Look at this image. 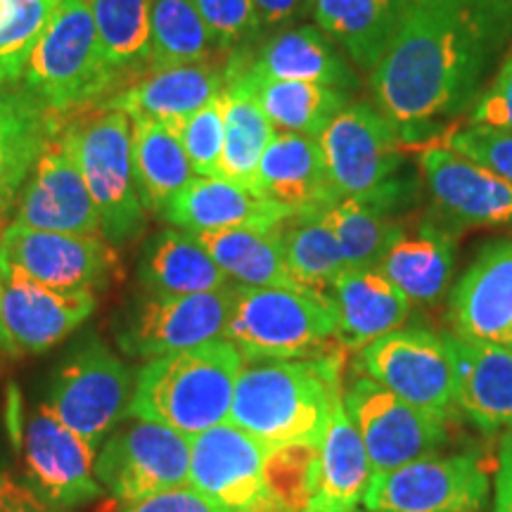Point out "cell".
<instances>
[{"mask_svg":"<svg viewBox=\"0 0 512 512\" xmlns=\"http://www.w3.org/2000/svg\"><path fill=\"white\" fill-rule=\"evenodd\" d=\"M512 46V0H408L370 69L375 107L403 143L434 140L472 110Z\"/></svg>","mask_w":512,"mask_h":512,"instance_id":"obj_1","label":"cell"},{"mask_svg":"<svg viewBox=\"0 0 512 512\" xmlns=\"http://www.w3.org/2000/svg\"><path fill=\"white\" fill-rule=\"evenodd\" d=\"M342 342L313 358H249L235 382L228 422L268 451L290 444L320 446L342 399Z\"/></svg>","mask_w":512,"mask_h":512,"instance_id":"obj_2","label":"cell"},{"mask_svg":"<svg viewBox=\"0 0 512 512\" xmlns=\"http://www.w3.org/2000/svg\"><path fill=\"white\" fill-rule=\"evenodd\" d=\"M245 356L226 337L152 358L138 370L131 415L192 439L228 422Z\"/></svg>","mask_w":512,"mask_h":512,"instance_id":"obj_3","label":"cell"},{"mask_svg":"<svg viewBox=\"0 0 512 512\" xmlns=\"http://www.w3.org/2000/svg\"><path fill=\"white\" fill-rule=\"evenodd\" d=\"M325 169L339 200H361L399 214L415 197L392 121L373 102H351L320 133Z\"/></svg>","mask_w":512,"mask_h":512,"instance_id":"obj_4","label":"cell"},{"mask_svg":"<svg viewBox=\"0 0 512 512\" xmlns=\"http://www.w3.org/2000/svg\"><path fill=\"white\" fill-rule=\"evenodd\" d=\"M19 86L53 114L107 100L119 79L105 57L88 0H62L31 50Z\"/></svg>","mask_w":512,"mask_h":512,"instance_id":"obj_5","label":"cell"},{"mask_svg":"<svg viewBox=\"0 0 512 512\" xmlns=\"http://www.w3.org/2000/svg\"><path fill=\"white\" fill-rule=\"evenodd\" d=\"M330 294L235 285L226 339L249 358H313L337 342Z\"/></svg>","mask_w":512,"mask_h":512,"instance_id":"obj_6","label":"cell"},{"mask_svg":"<svg viewBox=\"0 0 512 512\" xmlns=\"http://www.w3.org/2000/svg\"><path fill=\"white\" fill-rule=\"evenodd\" d=\"M83 181L112 247H124L143 233L147 209L140 200L133 169V119L100 107L98 114L64 124Z\"/></svg>","mask_w":512,"mask_h":512,"instance_id":"obj_7","label":"cell"},{"mask_svg":"<svg viewBox=\"0 0 512 512\" xmlns=\"http://www.w3.org/2000/svg\"><path fill=\"white\" fill-rule=\"evenodd\" d=\"M138 373L98 337H86L55 370L43 406L98 448L131 418Z\"/></svg>","mask_w":512,"mask_h":512,"instance_id":"obj_8","label":"cell"},{"mask_svg":"<svg viewBox=\"0 0 512 512\" xmlns=\"http://www.w3.org/2000/svg\"><path fill=\"white\" fill-rule=\"evenodd\" d=\"M95 479L119 503H136L190 482V439L133 415L102 441Z\"/></svg>","mask_w":512,"mask_h":512,"instance_id":"obj_9","label":"cell"},{"mask_svg":"<svg viewBox=\"0 0 512 512\" xmlns=\"http://www.w3.org/2000/svg\"><path fill=\"white\" fill-rule=\"evenodd\" d=\"M235 304V285L200 294L145 292L126 313L119 347L140 361H152L226 337Z\"/></svg>","mask_w":512,"mask_h":512,"instance_id":"obj_10","label":"cell"},{"mask_svg":"<svg viewBox=\"0 0 512 512\" xmlns=\"http://www.w3.org/2000/svg\"><path fill=\"white\" fill-rule=\"evenodd\" d=\"M117 247L102 235L50 233L12 223L0 238V271L24 275L53 290H107L119 273Z\"/></svg>","mask_w":512,"mask_h":512,"instance_id":"obj_11","label":"cell"},{"mask_svg":"<svg viewBox=\"0 0 512 512\" xmlns=\"http://www.w3.org/2000/svg\"><path fill=\"white\" fill-rule=\"evenodd\" d=\"M342 401L366 446L373 477L434 456L448 441L446 418L420 411L368 375L354 377Z\"/></svg>","mask_w":512,"mask_h":512,"instance_id":"obj_12","label":"cell"},{"mask_svg":"<svg viewBox=\"0 0 512 512\" xmlns=\"http://www.w3.org/2000/svg\"><path fill=\"white\" fill-rule=\"evenodd\" d=\"M361 361L368 377L420 411L446 418L456 403V370L444 335L399 328L368 344Z\"/></svg>","mask_w":512,"mask_h":512,"instance_id":"obj_13","label":"cell"},{"mask_svg":"<svg viewBox=\"0 0 512 512\" xmlns=\"http://www.w3.org/2000/svg\"><path fill=\"white\" fill-rule=\"evenodd\" d=\"M489 475L475 456H425L373 477L363 496L373 512H482Z\"/></svg>","mask_w":512,"mask_h":512,"instance_id":"obj_14","label":"cell"},{"mask_svg":"<svg viewBox=\"0 0 512 512\" xmlns=\"http://www.w3.org/2000/svg\"><path fill=\"white\" fill-rule=\"evenodd\" d=\"M268 448L230 422L190 439V486L223 512H285L264 477Z\"/></svg>","mask_w":512,"mask_h":512,"instance_id":"obj_15","label":"cell"},{"mask_svg":"<svg viewBox=\"0 0 512 512\" xmlns=\"http://www.w3.org/2000/svg\"><path fill=\"white\" fill-rule=\"evenodd\" d=\"M15 204L17 226L50 233L102 235L98 209L83 181L64 124L50 133Z\"/></svg>","mask_w":512,"mask_h":512,"instance_id":"obj_16","label":"cell"},{"mask_svg":"<svg viewBox=\"0 0 512 512\" xmlns=\"http://www.w3.org/2000/svg\"><path fill=\"white\" fill-rule=\"evenodd\" d=\"M98 304L93 292L53 290L24 275L3 271L0 287V349L31 356L53 349L79 330Z\"/></svg>","mask_w":512,"mask_h":512,"instance_id":"obj_17","label":"cell"},{"mask_svg":"<svg viewBox=\"0 0 512 512\" xmlns=\"http://www.w3.org/2000/svg\"><path fill=\"white\" fill-rule=\"evenodd\" d=\"M22 453L29 486L57 508H79L102 494L95 479V446L62 425L43 403L24 422Z\"/></svg>","mask_w":512,"mask_h":512,"instance_id":"obj_18","label":"cell"},{"mask_svg":"<svg viewBox=\"0 0 512 512\" xmlns=\"http://www.w3.org/2000/svg\"><path fill=\"white\" fill-rule=\"evenodd\" d=\"M434 200V214L453 230L512 226V185L489 169L446 150L430 147L420 159Z\"/></svg>","mask_w":512,"mask_h":512,"instance_id":"obj_19","label":"cell"},{"mask_svg":"<svg viewBox=\"0 0 512 512\" xmlns=\"http://www.w3.org/2000/svg\"><path fill=\"white\" fill-rule=\"evenodd\" d=\"M448 316L458 337L508 347L512 339V240H496L479 249L453 287Z\"/></svg>","mask_w":512,"mask_h":512,"instance_id":"obj_20","label":"cell"},{"mask_svg":"<svg viewBox=\"0 0 512 512\" xmlns=\"http://www.w3.org/2000/svg\"><path fill=\"white\" fill-rule=\"evenodd\" d=\"M254 195L290 216L323 214L337 204L318 138L275 133L256 169Z\"/></svg>","mask_w":512,"mask_h":512,"instance_id":"obj_21","label":"cell"},{"mask_svg":"<svg viewBox=\"0 0 512 512\" xmlns=\"http://www.w3.org/2000/svg\"><path fill=\"white\" fill-rule=\"evenodd\" d=\"M226 86V67L214 62H192L181 67L155 69L136 83L121 86L100 102L107 110H119L131 119H155L181 128L192 114L219 98Z\"/></svg>","mask_w":512,"mask_h":512,"instance_id":"obj_22","label":"cell"},{"mask_svg":"<svg viewBox=\"0 0 512 512\" xmlns=\"http://www.w3.org/2000/svg\"><path fill=\"white\" fill-rule=\"evenodd\" d=\"M456 261V230L437 214L425 216L415 226L403 223L401 233L382 256L380 271L411 304L432 306L448 290Z\"/></svg>","mask_w":512,"mask_h":512,"instance_id":"obj_23","label":"cell"},{"mask_svg":"<svg viewBox=\"0 0 512 512\" xmlns=\"http://www.w3.org/2000/svg\"><path fill=\"white\" fill-rule=\"evenodd\" d=\"M245 69L259 79L306 81L354 93L361 81L347 57L320 27H297L273 36L249 55L247 48L235 53Z\"/></svg>","mask_w":512,"mask_h":512,"instance_id":"obj_24","label":"cell"},{"mask_svg":"<svg viewBox=\"0 0 512 512\" xmlns=\"http://www.w3.org/2000/svg\"><path fill=\"white\" fill-rule=\"evenodd\" d=\"M162 219L188 233H211L228 228L273 230L290 214L228 178L197 176L178 192Z\"/></svg>","mask_w":512,"mask_h":512,"instance_id":"obj_25","label":"cell"},{"mask_svg":"<svg viewBox=\"0 0 512 512\" xmlns=\"http://www.w3.org/2000/svg\"><path fill=\"white\" fill-rule=\"evenodd\" d=\"M456 370V403L486 432L512 430V349L444 335Z\"/></svg>","mask_w":512,"mask_h":512,"instance_id":"obj_26","label":"cell"},{"mask_svg":"<svg viewBox=\"0 0 512 512\" xmlns=\"http://www.w3.org/2000/svg\"><path fill=\"white\" fill-rule=\"evenodd\" d=\"M337 309V339L347 349H366L375 339L399 330L411 313L406 294L377 268H344L330 285Z\"/></svg>","mask_w":512,"mask_h":512,"instance_id":"obj_27","label":"cell"},{"mask_svg":"<svg viewBox=\"0 0 512 512\" xmlns=\"http://www.w3.org/2000/svg\"><path fill=\"white\" fill-rule=\"evenodd\" d=\"M370 479L368 453L361 434L351 422L344 401L332 408L328 430L318 448L316 489L304 512H356L366 496Z\"/></svg>","mask_w":512,"mask_h":512,"instance_id":"obj_28","label":"cell"},{"mask_svg":"<svg viewBox=\"0 0 512 512\" xmlns=\"http://www.w3.org/2000/svg\"><path fill=\"white\" fill-rule=\"evenodd\" d=\"M223 102V155L221 178L254 192L256 169L266 147L275 138V126L256 100L254 88L242 72L240 62L230 57L226 64Z\"/></svg>","mask_w":512,"mask_h":512,"instance_id":"obj_29","label":"cell"},{"mask_svg":"<svg viewBox=\"0 0 512 512\" xmlns=\"http://www.w3.org/2000/svg\"><path fill=\"white\" fill-rule=\"evenodd\" d=\"M62 114L48 112L19 83L0 88V211L17 202L31 166Z\"/></svg>","mask_w":512,"mask_h":512,"instance_id":"obj_30","label":"cell"},{"mask_svg":"<svg viewBox=\"0 0 512 512\" xmlns=\"http://www.w3.org/2000/svg\"><path fill=\"white\" fill-rule=\"evenodd\" d=\"M138 280L150 294H200L230 285L200 240L181 228L159 230L150 238L140 254Z\"/></svg>","mask_w":512,"mask_h":512,"instance_id":"obj_31","label":"cell"},{"mask_svg":"<svg viewBox=\"0 0 512 512\" xmlns=\"http://www.w3.org/2000/svg\"><path fill=\"white\" fill-rule=\"evenodd\" d=\"M408 0H313L316 27L328 34L349 60L373 69L392 41Z\"/></svg>","mask_w":512,"mask_h":512,"instance_id":"obj_32","label":"cell"},{"mask_svg":"<svg viewBox=\"0 0 512 512\" xmlns=\"http://www.w3.org/2000/svg\"><path fill=\"white\" fill-rule=\"evenodd\" d=\"M133 169L143 207L157 216L195 178L176 128L155 119H133Z\"/></svg>","mask_w":512,"mask_h":512,"instance_id":"obj_33","label":"cell"},{"mask_svg":"<svg viewBox=\"0 0 512 512\" xmlns=\"http://www.w3.org/2000/svg\"><path fill=\"white\" fill-rule=\"evenodd\" d=\"M230 280L245 287H287L304 290L287 271L278 228H228L192 233Z\"/></svg>","mask_w":512,"mask_h":512,"instance_id":"obj_34","label":"cell"},{"mask_svg":"<svg viewBox=\"0 0 512 512\" xmlns=\"http://www.w3.org/2000/svg\"><path fill=\"white\" fill-rule=\"evenodd\" d=\"M233 57L240 62L242 72L252 83L256 100L261 102L271 124L283 133L320 138V133L332 124V119L354 102L349 91L320 86V83L259 79L247 72L238 55Z\"/></svg>","mask_w":512,"mask_h":512,"instance_id":"obj_35","label":"cell"},{"mask_svg":"<svg viewBox=\"0 0 512 512\" xmlns=\"http://www.w3.org/2000/svg\"><path fill=\"white\" fill-rule=\"evenodd\" d=\"M88 8L119 83L150 69V0H88Z\"/></svg>","mask_w":512,"mask_h":512,"instance_id":"obj_36","label":"cell"},{"mask_svg":"<svg viewBox=\"0 0 512 512\" xmlns=\"http://www.w3.org/2000/svg\"><path fill=\"white\" fill-rule=\"evenodd\" d=\"M287 271L304 290L328 294L339 273L347 268L342 249L320 214L290 216L278 226Z\"/></svg>","mask_w":512,"mask_h":512,"instance_id":"obj_37","label":"cell"},{"mask_svg":"<svg viewBox=\"0 0 512 512\" xmlns=\"http://www.w3.org/2000/svg\"><path fill=\"white\" fill-rule=\"evenodd\" d=\"M320 216L337 238L347 268L380 266L382 256L406 223L396 211L361 200H339Z\"/></svg>","mask_w":512,"mask_h":512,"instance_id":"obj_38","label":"cell"},{"mask_svg":"<svg viewBox=\"0 0 512 512\" xmlns=\"http://www.w3.org/2000/svg\"><path fill=\"white\" fill-rule=\"evenodd\" d=\"M150 72L207 62L216 53L195 0H150Z\"/></svg>","mask_w":512,"mask_h":512,"instance_id":"obj_39","label":"cell"},{"mask_svg":"<svg viewBox=\"0 0 512 512\" xmlns=\"http://www.w3.org/2000/svg\"><path fill=\"white\" fill-rule=\"evenodd\" d=\"M62 0H0V88L22 79L31 50Z\"/></svg>","mask_w":512,"mask_h":512,"instance_id":"obj_40","label":"cell"},{"mask_svg":"<svg viewBox=\"0 0 512 512\" xmlns=\"http://www.w3.org/2000/svg\"><path fill=\"white\" fill-rule=\"evenodd\" d=\"M318 448L311 444H290L266 453L264 477L275 501L285 512H304L316 489Z\"/></svg>","mask_w":512,"mask_h":512,"instance_id":"obj_41","label":"cell"},{"mask_svg":"<svg viewBox=\"0 0 512 512\" xmlns=\"http://www.w3.org/2000/svg\"><path fill=\"white\" fill-rule=\"evenodd\" d=\"M195 8L221 53L247 48L264 29L252 0H195Z\"/></svg>","mask_w":512,"mask_h":512,"instance_id":"obj_42","label":"cell"},{"mask_svg":"<svg viewBox=\"0 0 512 512\" xmlns=\"http://www.w3.org/2000/svg\"><path fill=\"white\" fill-rule=\"evenodd\" d=\"M223 93V91H221ZM183 150L197 176H221L223 155V102L221 95L195 112L178 128Z\"/></svg>","mask_w":512,"mask_h":512,"instance_id":"obj_43","label":"cell"},{"mask_svg":"<svg viewBox=\"0 0 512 512\" xmlns=\"http://www.w3.org/2000/svg\"><path fill=\"white\" fill-rule=\"evenodd\" d=\"M446 150L470 159L512 185V131L465 124L446 133Z\"/></svg>","mask_w":512,"mask_h":512,"instance_id":"obj_44","label":"cell"},{"mask_svg":"<svg viewBox=\"0 0 512 512\" xmlns=\"http://www.w3.org/2000/svg\"><path fill=\"white\" fill-rule=\"evenodd\" d=\"M467 124L512 131V50L498 67L494 79L484 86L467 114Z\"/></svg>","mask_w":512,"mask_h":512,"instance_id":"obj_45","label":"cell"},{"mask_svg":"<svg viewBox=\"0 0 512 512\" xmlns=\"http://www.w3.org/2000/svg\"><path fill=\"white\" fill-rule=\"evenodd\" d=\"M121 512H223L202 496L195 486H176V489L159 491L147 498H140L136 503L124 505Z\"/></svg>","mask_w":512,"mask_h":512,"instance_id":"obj_46","label":"cell"},{"mask_svg":"<svg viewBox=\"0 0 512 512\" xmlns=\"http://www.w3.org/2000/svg\"><path fill=\"white\" fill-rule=\"evenodd\" d=\"M0 512H62L36 494L29 484L17 482L8 470H0Z\"/></svg>","mask_w":512,"mask_h":512,"instance_id":"obj_47","label":"cell"},{"mask_svg":"<svg viewBox=\"0 0 512 512\" xmlns=\"http://www.w3.org/2000/svg\"><path fill=\"white\" fill-rule=\"evenodd\" d=\"M494 512H512V430L505 432L498 448Z\"/></svg>","mask_w":512,"mask_h":512,"instance_id":"obj_48","label":"cell"},{"mask_svg":"<svg viewBox=\"0 0 512 512\" xmlns=\"http://www.w3.org/2000/svg\"><path fill=\"white\" fill-rule=\"evenodd\" d=\"M261 27H283L313 5V0H252Z\"/></svg>","mask_w":512,"mask_h":512,"instance_id":"obj_49","label":"cell"},{"mask_svg":"<svg viewBox=\"0 0 512 512\" xmlns=\"http://www.w3.org/2000/svg\"><path fill=\"white\" fill-rule=\"evenodd\" d=\"M0 238H3V235H0ZM0 287H3V271H0Z\"/></svg>","mask_w":512,"mask_h":512,"instance_id":"obj_50","label":"cell"},{"mask_svg":"<svg viewBox=\"0 0 512 512\" xmlns=\"http://www.w3.org/2000/svg\"><path fill=\"white\" fill-rule=\"evenodd\" d=\"M508 347H510V349H512V339H510V344H508Z\"/></svg>","mask_w":512,"mask_h":512,"instance_id":"obj_51","label":"cell"},{"mask_svg":"<svg viewBox=\"0 0 512 512\" xmlns=\"http://www.w3.org/2000/svg\"><path fill=\"white\" fill-rule=\"evenodd\" d=\"M368 512H373V510H368Z\"/></svg>","mask_w":512,"mask_h":512,"instance_id":"obj_52","label":"cell"}]
</instances>
